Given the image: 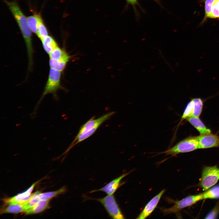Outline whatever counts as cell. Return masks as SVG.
<instances>
[{
  "label": "cell",
  "mask_w": 219,
  "mask_h": 219,
  "mask_svg": "<svg viewBox=\"0 0 219 219\" xmlns=\"http://www.w3.org/2000/svg\"><path fill=\"white\" fill-rule=\"evenodd\" d=\"M44 51L49 54L58 46V43L53 37L48 35L41 40Z\"/></svg>",
  "instance_id": "obj_16"
},
{
  "label": "cell",
  "mask_w": 219,
  "mask_h": 219,
  "mask_svg": "<svg viewBox=\"0 0 219 219\" xmlns=\"http://www.w3.org/2000/svg\"><path fill=\"white\" fill-rule=\"evenodd\" d=\"M39 181L34 183L25 192L19 193L13 197L5 200V202L6 204H23L25 203L31 197L32 195L31 193L34 186Z\"/></svg>",
  "instance_id": "obj_11"
},
{
  "label": "cell",
  "mask_w": 219,
  "mask_h": 219,
  "mask_svg": "<svg viewBox=\"0 0 219 219\" xmlns=\"http://www.w3.org/2000/svg\"><path fill=\"white\" fill-rule=\"evenodd\" d=\"M15 18L22 33L26 45L28 60V69L31 71L33 64L34 50L32 43V36L26 17L17 2L14 1L3 0Z\"/></svg>",
  "instance_id": "obj_1"
},
{
  "label": "cell",
  "mask_w": 219,
  "mask_h": 219,
  "mask_svg": "<svg viewBox=\"0 0 219 219\" xmlns=\"http://www.w3.org/2000/svg\"><path fill=\"white\" fill-rule=\"evenodd\" d=\"M199 148L205 149L219 147V136L210 133L198 136Z\"/></svg>",
  "instance_id": "obj_8"
},
{
  "label": "cell",
  "mask_w": 219,
  "mask_h": 219,
  "mask_svg": "<svg viewBox=\"0 0 219 219\" xmlns=\"http://www.w3.org/2000/svg\"><path fill=\"white\" fill-rule=\"evenodd\" d=\"M199 148L198 136H190L160 154L174 156L179 154L192 151Z\"/></svg>",
  "instance_id": "obj_4"
},
{
  "label": "cell",
  "mask_w": 219,
  "mask_h": 219,
  "mask_svg": "<svg viewBox=\"0 0 219 219\" xmlns=\"http://www.w3.org/2000/svg\"><path fill=\"white\" fill-rule=\"evenodd\" d=\"M49 200H41L33 207L25 211L26 215L34 214L41 212L49 207Z\"/></svg>",
  "instance_id": "obj_15"
},
{
  "label": "cell",
  "mask_w": 219,
  "mask_h": 219,
  "mask_svg": "<svg viewBox=\"0 0 219 219\" xmlns=\"http://www.w3.org/2000/svg\"><path fill=\"white\" fill-rule=\"evenodd\" d=\"M61 72L57 70L50 68L43 91L36 106L34 113L36 112L40 102L46 95L52 94L54 99L57 100L58 99L57 91L61 89L65 90L61 83Z\"/></svg>",
  "instance_id": "obj_3"
},
{
  "label": "cell",
  "mask_w": 219,
  "mask_h": 219,
  "mask_svg": "<svg viewBox=\"0 0 219 219\" xmlns=\"http://www.w3.org/2000/svg\"><path fill=\"white\" fill-rule=\"evenodd\" d=\"M202 194L203 199L219 198V185L212 187Z\"/></svg>",
  "instance_id": "obj_18"
},
{
  "label": "cell",
  "mask_w": 219,
  "mask_h": 219,
  "mask_svg": "<svg viewBox=\"0 0 219 219\" xmlns=\"http://www.w3.org/2000/svg\"><path fill=\"white\" fill-rule=\"evenodd\" d=\"M71 56L68 53L58 60L49 59V64L50 68L57 70L61 72H63Z\"/></svg>",
  "instance_id": "obj_13"
},
{
  "label": "cell",
  "mask_w": 219,
  "mask_h": 219,
  "mask_svg": "<svg viewBox=\"0 0 219 219\" xmlns=\"http://www.w3.org/2000/svg\"><path fill=\"white\" fill-rule=\"evenodd\" d=\"M219 180V168L216 166H205L202 170L199 185L203 191L213 186Z\"/></svg>",
  "instance_id": "obj_5"
},
{
  "label": "cell",
  "mask_w": 219,
  "mask_h": 219,
  "mask_svg": "<svg viewBox=\"0 0 219 219\" xmlns=\"http://www.w3.org/2000/svg\"><path fill=\"white\" fill-rule=\"evenodd\" d=\"M1 209L0 214L5 213L17 214L25 211L26 210L24 203H9Z\"/></svg>",
  "instance_id": "obj_14"
},
{
  "label": "cell",
  "mask_w": 219,
  "mask_h": 219,
  "mask_svg": "<svg viewBox=\"0 0 219 219\" xmlns=\"http://www.w3.org/2000/svg\"><path fill=\"white\" fill-rule=\"evenodd\" d=\"M205 3V15L201 23H204L209 18L211 13L213 5L215 0H203Z\"/></svg>",
  "instance_id": "obj_25"
},
{
  "label": "cell",
  "mask_w": 219,
  "mask_h": 219,
  "mask_svg": "<svg viewBox=\"0 0 219 219\" xmlns=\"http://www.w3.org/2000/svg\"><path fill=\"white\" fill-rule=\"evenodd\" d=\"M192 99L194 104L192 116L199 117L202 111L203 106V101L200 98H193Z\"/></svg>",
  "instance_id": "obj_19"
},
{
  "label": "cell",
  "mask_w": 219,
  "mask_h": 219,
  "mask_svg": "<svg viewBox=\"0 0 219 219\" xmlns=\"http://www.w3.org/2000/svg\"><path fill=\"white\" fill-rule=\"evenodd\" d=\"M194 107L193 102L191 99L188 102L184 111L183 114L181 116L180 123L184 119L192 116L193 112Z\"/></svg>",
  "instance_id": "obj_24"
},
{
  "label": "cell",
  "mask_w": 219,
  "mask_h": 219,
  "mask_svg": "<svg viewBox=\"0 0 219 219\" xmlns=\"http://www.w3.org/2000/svg\"><path fill=\"white\" fill-rule=\"evenodd\" d=\"M130 172L131 171L123 173L120 176L112 180L103 187L98 189L92 190L90 193H93L98 191H102L107 195L113 194L122 185L121 180L123 178L128 175Z\"/></svg>",
  "instance_id": "obj_9"
},
{
  "label": "cell",
  "mask_w": 219,
  "mask_h": 219,
  "mask_svg": "<svg viewBox=\"0 0 219 219\" xmlns=\"http://www.w3.org/2000/svg\"><path fill=\"white\" fill-rule=\"evenodd\" d=\"M38 23L37 32L36 35L41 40H42L49 35L47 29L44 23L41 16L37 13Z\"/></svg>",
  "instance_id": "obj_17"
},
{
  "label": "cell",
  "mask_w": 219,
  "mask_h": 219,
  "mask_svg": "<svg viewBox=\"0 0 219 219\" xmlns=\"http://www.w3.org/2000/svg\"><path fill=\"white\" fill-rule=\"evenodd\" d=\"M219 213V202L206 216V219L216 218Z\"/></svg>",
  "instance_id": "obj_27"
},
{
  "label": "cell",
  "mask_w": 219,
  "mask_h": 219,
  "mask_svg": "<svg viewBox=\"0 0 219 219\" xmlns=\"http://www.w3.org/2000/svg\"><path fill=\"white\" fill-rule=\"evenodd\" d=\"M186 120L197 130L200 135L211 132V130L206 127L199 117L192 116L187 118Z\"/></svg>",
  "instance_id": "obj_12"
},
{
  "label": "cell",
  "mask_w": 219,
  "mask_h": 219,
  "mask_svg": "<svg viewBox=\"0 0 219 219\" xmlns=\"http://www.w3.org/2000/svg\"><path fill=\"white\" fill-rule=\"evenodd\" d=\"M209 18L219 19V0H215Z\"/></svg>",
  "instance_id": "obj_26"
},
{
  "label": "cell",
  "mask_w": 219,
  "mask_h": 219,
  "mask_svg": "<svg viewBox=\"0 0 219 219\" xmlns=\"http://www.w3.org/2000/svg\"><path fill=\"white\" fill-rule=\"evenodd\" d=\"M155 0V1L156 2H158V0Z\"/></svg>",
  "instance_id": "obj_29"
},
{
  "label": "cell",
  "mask_w": 219,
  "mask_h": 219,
  "mask_svg": "<svg viewBox=\"0 0 219 219\" xmlns=\"http://www.w3.org/2000/svg\"><path fill=\"white\" fill-rule=\"evenodd\" d=\"M114 112L108 113L96 119L93 116L81 126L74 140L65 152H68L75 145L92 135L104 122L114 114Z\"/></svg>",
  "instance_id": "obj_2"
},
{
  "label": "cell",
  "mask_w": 219,
  "mask_h": 219,
  "mask_svg": "<svg viewBox=\"0 0 219 219\" xmlns=\"http://www.w3.org/2000/svg\"><path fill=\"white\" fill-rule=\"evenodd\" d=\"M68 53L65 49L62 48L58 46L49 54V59L58 60Z\"/></svg>",
  "instance_id": "obj_22"
},
{
  "label": "cell",
  "mask_w": 219,
  "mask_h": 219,
  "mask_svg": "<svg viewBox=\"0 0 219 219\" xmlns=\"http://www.w3.org/2000/svg\"><path fill=\"white\" fill-rule=\"evenodd\" d=\"M203 199L202 193L189 195L180 200L175 201L172 206L167 208H163L162 211L164 214L175 213Z\"/></svg>",
  "instance_id": "obj_7"
},
{
  "label": "cell",
  "mask_w": 219,
  "mask_h": 219,
  "mask_svg": "<svg viewBox=\"0 0 219 219\" xmlns=\"http://www.w3.org/2000/svg\"><path fill=\"white\" fill-rule=\"evenodd\" d=\"M127 3V4L130 5L132 6L134 11L135 12H137V10H136V6L137 5L139 6L138 0H125Z\"/></svg>",
  "instance_id": "obj_28"
},
{
  "label": "cell",
  "mask_w": 219,
  "mask_h": 219,
  "mask_svg": "<svg viewBox=\"0 0 219 219\" xmlns=\"http://www.w3.org/2000/svg\"><path fill=\"white\" fill-rule=\"evenodd\" d=\"M165 191V189L162 190L150 200L146 204L137 218L145 219L149 216L156 207L161 198Z\"/></svg>",
  "instance_id": "obj_10"
},
{
  "label": "cell",
  "mask_w": 219,
  "mask_h": 219,
  "mask_svg": "<svg viewBox=\"0 0 219 219\" xmlns=\"http://www.w3.org/2000/svg\"><path fill=\"white\" fill-rule=\"evenodd\" d=\"M41 193L37 191L32 194L29 199L24 203L26 210L33 207L40 201L39 196Z\"/></svg>",
  "instance_id": "obj_23"
},
{
  "label": "cell",
  "mask_w": 219,
  "mask_h": 219,
  "mask_svg": "<svg viewBox=\"0 0 219 219\" xmlns=\"http://www.w3.org/2000/svg\"><path fill=\"white\" fill-rule=\"evenodd\" d=\"M27 20L28 26L32 32L36 35L38 23L37 13L27 17Z\"/></svg>",
  "instance_id": "obj_21"
},
{
  "label": "cell",
  "mask_w": 219,
  "mask_h": 219,
  "mask_svg": "<svg viewBox=\"0 0 219 219\" xmlns=\"http://www.w3.org/2000/svg\"><path fill=\"white\" fill-rule=\"evenodd\" d=\"M91 199L100 203L112 218H125L113 194L108 195L102 198Z\"/></svg>",
  "instance_id": "obj_6"
},
{
  "label": "cell",
  "mask_w": 219,
  "mask_h": 219,
  "mask_svg": "<svg viewBox=\"0 0 219 219\" xmlns=\"http://www.w3.org/2000/svg\"><path fill=\"white\" fill-rule=\"evenodd\" d=\"M66 190V188L65 186H63L58 190L56 191L41 193L39 196V199L41 200H49L51 198L55 196L62 194L65 193Z\"/></svg>",
  "instance_id": "obj_20"
}]
</instances>
